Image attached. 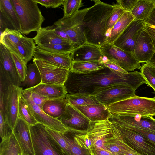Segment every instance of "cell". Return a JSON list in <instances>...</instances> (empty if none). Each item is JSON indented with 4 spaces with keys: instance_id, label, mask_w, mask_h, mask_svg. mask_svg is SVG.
Here are the masks:
<instances>
[{
    "instance_id": "d590c367",
    "label": "cell",
    "mask_w": 155,
    "mask_h": 155,
    "mask_svg": "<svg viewBox=\"0 0 155 155\" xmlns=\"http://www.w3.org/2000/svg\"><path fill=\"white\" fill-rule=\"evenodd\" d=\"M18 116L30 126L38 123L33 116L28 103L21 93L19 99Z\"/></svg>"
},
{
    "instance_id": "d4e9b609",
    "label": "cell",
    "mask_w": 155,
    "mask_h": 155,
    "mask_svg": "<svg viewBox=\"0 0 155 155\" xmlns=\"http://www.w3.org/2000/svg\"><path fill=\"white\" fill-rule=\"evenodd\" d=\"M26 89L46 97L48 99L65 98L67 94L64 85L41 83L34 87Z\"/></svg>"
},
{
    "instance_id": "4fadbf2b",
    "label": "cell",
    "mask_w": 155,
    "mask_h": 155,
    "mask_svg": "<svg viewBox=\"0 0 155 155\" xmlns=\"http://www.w3.org/2000/svg\"><path fill=\"white\" fill-rule=\"evenodd\" d=\"M0 79L9 85L20 87L21 81L10 51L0 43Z\"/></svg>"
},
{
    "instance_id": "4316f807",
    "label": "cell",
    "mask_w": 155,
    "mask_h": 155,
    "mask_svg": "<svg viewBox=\"0 0 155 155\" xmlns=\"http://www.w3.org/2000/svg\"><path fill=\"white\" fill-rule=\"evenodd\" d=\"M68 104L66 97L49 99L44 104L42 110L49 116L57 119L65 111Z\"/></svg>"
},
{
    "instance_id": "9a60e30c",
    "label": "cell",
    "mask_w": 155,
    "mask_h": 155,
    "mask_svg": "<svg viewBox=\"0 0 155 155\" xmlns=\"http://www.w3.org/2000/svg\"><path fill=\"white\" fill-rule=\"evenodd\" d=\"M21 93L28 103L33 116L38 123L61 133H64L69 130L58 119L49 116L38 105L34 104L31 98L29 91L22 89Z\"/></svg>"
},
{
    "instance_id": "cb8c5ba5",
    "label": "cell",
    "mask_w": 155,
    "mask_h": 155,
    "mask_svg": "<svg viewBox=\"0 0 155 155\" xmlns=\"http://www.w3.org/2000/svg\"><path fill=\"white\" fill-rule=\"evenodd\" d=\"M111 122L113 136L104 144V149L113 155H125L131 148L123 141L117 125Z\"/></svg>"
},
{
    "instance_id": "7dc6e473",
    "label": "cell",
    "mask_w": 155,
    "mask_h": 155,
    "mask_svg": "<svg viewBox=\"0 0 155 155\" xmlns=\"http://www.w3.org/2000/svg\"><path fill=\"white\" fill-rule=\"evenodd\" d=\"M138 0H117L116 1L120 6L125 12H130L134 8Z\"/></svg>"
},
{
    "instance_id": "ac0fdd59",
    "label": "cell",
    "mask_w": 155,
    "mask_h": 155,
    "mask_svg": "<svg viewBox=\"0 0 155 155\" xmlns=\"http://www.w3.org/2000/svg\"><path fill=\"white\" fill-rule=\"evenodd\" d=\"M12 132L21 148L22 155H35L30 125L18 116Z\"/></svg>"
},
{
    "instance_id": "f5cc1de1",
    "label": "cell",
    "mask_w": 155,
    "mask_h": 155,
    "mask_svg": "<svg viewBox=\"0 0 155 155\" xmlns=\"http://www.w3.org/2000/svg\"><path fill=\"white\" fill-rule=\"evenodd\" d=\"M144 29L149 35L155 49V27L145 23Z\"/></svg>"
},
{
    "instance_id": "f907efd6",
    "label": "cell",
    "mask_w": 155,
    "mask_h": 155,
    "mask_svg": "<svg viewBox=\"0 0 155 155\" xmlns=\"http://www.w3.org/2000/svg\"><path fill=\"white\" fill-rule=\"evenodd\" d=\"M104 66L115 71L122 73H127L128 72L127 71L118 65L107 60L102 62Z\"/></svg>"
},
{
    "instance_id": "7c38bea8",
    "label": "cell",
    "mask_w": 155,
    "mask_h": 155,
    "mask_svg": "<svg viewBox=\"0 0 155 155\" xmlns=\"http://www.w3.org/2000/svg\"><path fill=\"white\" fill-rule=\"evenodd\" d=\"M145 24L144 21L134 20L112 44L124 51L134 54L136 42Z\"/></svg>"
},
{
    "instance_id": "ee69618b",
    "label": "cell",
    "mask_w": 155,
    "mask_h": 155,
    "mask_svg": "<svg viewBox=\"0 0 155 155\" xmlns=\"http://www.w3.org/2000/svg\"><path fill=\"white\" fill-rule=\"evenodd\" d=\"M10 52L18 74L22 82L24 80L26 76L27 69V64L20 56L15 53Z\"/></svg>"
},
{
    "instance_id": "7a4b0ae2",
    "label": "cell",
    "mask_w": 155,
    "mask_h": 155,
    "mask_svg": "<svg viewBox=\"0 0 155 155\" xmlns=\"http://www.w3.org/2000/svg\"><path fill=\"white\" fill-rule=\"evenodd\" d=\"M93 1L94 4L89 8L83 24L86 43L100 47L107 42L106 23L113 6L99 0Z\"/></svg>"
},
{
    "instance_id": "d6a6232c",
    "label": "cell",
    "mask_w": 155,
    "mask_h": 155,
    "mask_svg": "<svg viewBox=\"0 0 155 155\" xmlns=\"http://www.w3.org/2000/svg\"><path fill=\"white\" fill-rule=\"evenodd\" d=\"M0 155H22L21 148L12 133L0 144Z\"/></svg>"
},
{
    "instance_id": "f1b7e54d",
    "label": "cell",
    "mask_w": 155,
    "mask_h": 155,
    "mask_svg": "<svg viewBox=\"0 0 155 155\" xmlns=\"http://www.w3.org/2000/svg\"><path fill=\"white\" fill-rule=\"evenodd\" d=\"M134 19L130 12H125L110 31L107 36V42L112 44Z\"/></svg>"
},
{
    "instance_id": "8fae6325",
    "label": "cell",
    "mask_w": 155,
    "mask_h": 155,
    "mask_svg": "<svg viewBox=\"0 0 155 155\" xmlns=\"http://www.w3.org/2000/svg\"><path fill=\"white\" fill-rule=\"evenodd\" d=\"M33 62L36 64L40 71L42 83L64 85L70 70L35 58Z\"/></svg>"
},
{
    "instance_id": "bcb514c9",
    "label": "cell",
    "mask_w": 155,
    "mask_h": 155,
    "mask_svg": "<svg viewBox=\"0 0 155 155\" xmlns=\"http://www.w3.org/2000/svg\"><path fill=\"white\" fill-rule=\"evenodd\" d=\"M46 8H56L63 4V0H34Z\"/></svg>"
},
{
    "instance_id": "6da1fadb",
    "label": "cell",
    "mask_w": 155,
    "mask_h": 155,
    "mask_svg": "<svg viewBox=\"0 0 155 155\" xmlns=\"http://www.w3.org/2000/svg\"><path fill=\"white\" fill-rule=\"evenodd\" d=\"M144 84H147L141 72L135 71L122 73L114 71L105 67L87 74L76 73L70 71L64 86L67 94L94 96L115 85H126L136 90Z\"/></svg>"
},
{
    "instance_id": "60d3db41",
    "label": "cell",
    "mask_w": 155,
    "mask_h": 155,
    "mask_svg": "<svg viewBox=\"0 0 155 155\" xmlns=\"http://www.w3.org/2000/svg\"><path fill=\"white\" fill-rule=\"evenodd\" d=\"M74 134L73 138L75 143L80 147L88 150L91 153L92 141L86 131L78 130V134Z\"/></svg>"
},
{
    "instance_id": "6f0895ef",
    "label": "cell",
    "mask_w": 155,
    "mask_h": 155,
    "mask_svg": "<svg viewBox=\"0 0 155 155\" xmlns=\"http://www.w3.org/2000/svg\"><path fill=\"white\" fill-rule=\"evenodd\" d=\"M91 155H94L93 153H91Z\"/></svg>"
},
{
    "instance_id": "9f6ffc18",
    "label": "cell",
    "mask_w": 155,
    "mask_h": 155,
    "mask_svg": "<svg viewBox=\"0 0 155 155\" xmlns=\"http://www.w3.org/2000/svg\"><path fill=\"white\" fill-rule=\"evenodd\" d=\"M148 63L155 66V53L153 55L151 60Z\"/></svg>"
},
{
    "instance_id": "30bf717a",
    "label": "cell",
    "mask_w": 155,
    "mask_h": 155,
    "mask_svg": "<svg viewBox=\"0 0 155 155\" xmlns=\"http://www.w3.org/2000/svg\"><path fill=\"white\" fill-rule=\"evenodd\" d=\"M117 126L124 142L133 150L141 155H155V143L133 130Z\"/></svg>"
},
{
    "instance_id": "603a6c76",
    "label": "cell",
    "mask_w": 155,
    "mask_h": 155,
    "mask_svg": "<svg viewBox=\"0 0 155 155\" xmlns=\"http://www.w3.org/2000/svg\"><path fill=\"white\" fill-rule=\"evenodd\" d=\"M74 107L92 122L108 119L110 115L107 107L102 104Z\"/></svg>"
},
{
    "instance_id": "484cf974",
    "label": "cell",
    "mask_w": 155,
    "mask_h": 155,
    "mask_svg": "<svg viewBox=\"0 0 155 155\" xmlns=\"http://www.w3.org/2000/svg\"><path fill=\"white\" fill-rule=\"evenodd\" d=\"M33 38L37 45L44 44H73L58 36L49 26L41 27L37 32L36 35Z\"/></svg>"
},
{
    "instance_id": "7402d4cb",
    "label": "cell",
    "mask_w": 155,
    "mask_h": 155,
    "mask_svg": "<svg viewBox=\"0 0 155 155\" xmlns=\"http://www.w3.org/2000/svg\"><path fill=\"white\" fill-rule=\"evenodd\" d=\"M34 58L46 61L61 67L70 70L72 63L70 55L52 52L35 46Z\"/></svg>"
},
{
    "instance_id": "816d5d0a",
    "label": "cell",
    "mask_w": 155,
    "mask_h": 155,
    "mask_svg": "<svg viewBox=\"0 0 155 155\" xmlns=\"http://www.w3.org/2000/svg\"><path fill=\"white\" fill-rule=\"evenodd\" d=\"M49 26L54 33L58 36L70 43L73 44L68 35L61 28L54 25Z\"/></svg>"
},
{
    "instance_id": "b9f144b4",
    "label": "cell",
    "mask_w": 155,
    "mask_h": 155,
    "mask_svg": "<svg viewBox=\"0 0 155 155\" xmlns=\"http://www.w3.org/2000/svg\"><path fill=\"white\" fill-rule=\"evenodd\" d=\"M112 12L107 19L106 30L107 36L111 29L125 12L117 3L113 5Z\"/></svg>"
},
{
    "instance_id": "e0dca14e",
    "label": "cell",
    "mask_w": 155,
    "mask_h": 155,
    "mask_svg": "<svg viewBox=\"0 0 155 155\" xmlns=\"http://www.w3.org/2000/svg\"><path fill=\"white\" fill-rule=\"evenodd\" d=\"M69 130L86 131L91 121L76 108L69 104L64 113L57 119Z\"/></svg>"
},
{
    "instance_id": "3957f363",
    "label": "cell",
    "mask_w": 155,
    "mask_h": 155,
    "mask_svg": "<svg viewBox=\"0 0 155 155\" xmlns=\"http://www.w3.org/2000/svg\"><path fill=\"white\" fill-rule=\"evenodd\" d=\"M19 18L21 32L28 35L37 32L41 27L45 18L34 0H11Z\"/></svg>"
},
{
    "instance_id": "2e32d148",
    "label": "cell",
    "mask_w": 155,
    "mask_h": 155,
    "mask_svg": "<svg viewBox=\"0 0 155 155\" xmlns=\"http://www.w3.org/2000/svg\"><path fill=\"white\" fill-rule=\"evenodd\" d=\"M136 90L124 85L114 86L101 91L95 96L102 104L108 105L136 96Z\"/></svg>"
},
{
    "instance_id": "83f0119b",
    "label": "cell",
    "mask_w": 155,
    "mask_h": 155,
    "mask_svg": "<svg viewBox=\"0 0 155 155\" xmlns=\"http://www.w3.org/2000/svg\"><path fill=\"white\" fill-rule=\"evenodd\" d=\"M23 36L19 31L7 28L1 33L0 43L3 44L10 51L19 56L17 49V45Z\"/></svg>"
},
{
    "instance_id": "11a10c76",
    "label": "cell",
    "mask_w": 155,
    "mask_h": 155,
    "mask_svg": "<svg viewBox=\"0 0 155 155\" xmlns=\"http://www.w3.org/2000/svg\"><path fill=\"white\" fill-rule=\"evenodd\" d=\"M146 23L155 27V8L145 21Z\"/></svg>"
},
{
    "instance_id": "f6af8a7d",
    "label": "cell",
    "mask_w": 155,
    "mask_h": 155,
    "mask_svg": "<svg viewBox=\"0 0 155 155\" xmlns=\"http://www.w3.org/2000/svg\"><path fill=\"white\" fill-rule=\"evenodd\" d=\"M13 133L12 129L7 122L3 113L0 111V135L3 140Z\"/></svg>"
},
{
    "instance_id": "5b68a950",
    "label": "cell",
    "mask_w": 155,
    "mask_h": 155,
    "mask_svg": "<svg viewBox=\"0 0 155 155\" xmlns=\"http://www.w3.org/2000/svg\"><path fill=\"white\" fill-rule=\"evenodd\" d=\"M35 155H67L48 131L46 127L37 123L30 126Z\"/></svg>"
},
{
    "instance_id": "7bdbcfd3",
    "label": "cell",
    "mask_w": 155,
    "mask_h": 155,
    "mask_svg": "<svg viewBox=\"0 0 155 155\" xmlns=\"http://www.w3.org/2000/svg\"><path fill=\"white\" fill-rule=\"evenodd\" d=\"M46 129L51 136L57 142L67 155H73L71 149L61 132L46 127Z\"/></svg>"
},
{
    "instance_id": "ffe728a7",
    "label": "cell",
    "mask_w": 155,
    "mask_h": 155,
    "mask_svg": "<svg viewBox=\"0 0 155 155\" xmlns=\"http://www.w3.org/2000/svg\"><path fill=\"white\" fill-rule=\"evenodd\" d=\"M70 56L72 61L75 62L98 61L102 63L107 59L99 47L87 43L76 47Z\"/></svg>"
},
{
    "instance_id": "c3c4849f",
    "label": "cell",
    "mask_w": 155,
    "mask_h": 155,
    "mask_svg": "<svg viewBox=\"0 0 155 155\" xmlns=\"http://www.w3.org/2000/svg\"><path fill=\"white\" fill-rule=\"evenodd\" d=\"M29 91H30L31 97L33 102L42 109L44 104L48 99V98L34 92Z\"/></svg>"
},
{
    "instance_id": "9c48e42d",
    "label": "cell",
    "mask_w": 155,
    "mask_h": 155,
    "mask_svg": "<svg viewBox=\"0 0 155 155\" xmlns=\"http://www.w3.org/2000/svg\"><path fill=\"white\" fill-rule=\"evenodd\" d=\"M108 120L122 128L141 129L155 133V119L152 117L110 113Z\"/></svg>"
},
{
    "instance_id": "8992f818",
    "label": "cell",
    "mask_w": 155,
    "mask_h": 155,
    "mask_svg": "<svg viewBox=\"0 0 155 155\" xmlns=\"http://www.w3.org/2000/svg\"><path fill=\"white\" fill-rule=\"evenodd\" d=\"M22 89L13 85L0 87V110L12 130L18 117L19 99Z\"/></svg>"
},
{
    "instance_id": "1f68e13d",
    "label": "cell",
    "mask_w": 155,
    "mask_h": 155,
    "mask_svg": "<svg viewBox=\"0 0 155 155\" xmlns=\"http://www.w3.org/2000/svg\"><path fill=\"white\" fill-rule=\"evenodd\" d=\"M33 38L24 36L17 45V49L19 55L26 64L33 58L36 46Z\"/></svg>"
},
{
    "instance_id": "5bb4252c",
    "label": "cell",
    "mask_w": 155,
    "mask_h": 155,
    "mask_svg": "<svg viewBox=\"0 0 155 155\" xmlns=\"http://www.w3.org/2000/svg\"><path fill=\"white\" fill-rule=\"evenodd\" d=\"M86 132L91 139L92 150L95 148L105 149L104 144L113 136L112 123L108 119L91 121Z\"/></svg>"
},
{
    "instance_id": "e575fe53",
    "label": "cell",
    "mask_w": 155,
    "mask_h": 155,
    "mask_svg": "<svg viewBox=\"0 0 155 155\" xmlns=\"http://www.w3.org/2000/svg\"><path fill=\"white\" fill-rule=\"evenodd\" d=\"M69 104L73 107L101 104L95 96L87 94H66Z\"/></svg>"
},
{
    "instance_id": "f35d334b",
    "label": "cell",
    "mask_w": 155,
    "mask_h": 155,
    "mask_svg": "<svg viewBox=\"0 0 155 155\" xmlns=\"http://www.w3.org/2000/svg\"><path fill=\"white\" fill-rule=\"evenodd\" d=\"M61 134L68 145L73 155H91V152L88 150L79 147L71 137L68 130Z\"/></svg>"
},
{
    "instance_id": "836d02e7",
    "label": "cell",
    "mask_w": 155,
    "mask_h": 155,
    "mask_svg": "<svg viewBox=\"0 0 155 155\" xmlns=\"http://www.w3.org/2000/svg\"><path fill=\"white\" fill-rule=\"evenodd\" d=\"M105 67L102 63L98 61H72L70 71L76 73L87 74L103 69Z\"/></svg>"
},
{
    "instance_id": "52a82bcc",
    "label": "cell",
    "mask_w": 155,
    "mask_h": 155,
    "mask_svg": "<svg viewBox=\"0 0 155 155\" xmlns=\"http://www.w3.org/2000/svg\"><path fill=\"white\" fill-rule=\"evenodd\" d=\"M88 9L79 10L72 16L60 19L53 24L64 31L76 47L86 43L83 20Z\"/></svg>"
},
{
    "instance_id": "ab89813d",
    "label": "cell",
    "mask_w": 155,
    "mask_h": 155,
    "mask_svg": "<svg viewBox=\"0 0 155 155\" xmlns=\"http://www.w3.org/2000/svg\"><path fill=\"white\" fill-rule=\"evenodd\" d=\"M140 70L147 84L155 92V66L146 63L141 66Z\"/></svg>"
},
{
    "instance_id": "4dcf8cb0",
    "label": "cell",
    "mask_w": 155,
    "mask_h": 155,
    "mask_svg": "<svg viewBox=\"0 0 155 155\" xmlns=\"http://www.w3.org/2000/svg\"><path fill=\"white\" fill-rule=\"evenodd\" d=\"M27 66L26 75L20 87L25 89L34 87L41 83L40 73L36 64L34 62ZM24 90V89H23Z\"/></svg>"
},
{
    "instance_id": "db71d44e",
    "label": "cell",
    "mask_w": 155,
    "mask_h": 155,
    "mask_svg": "<svg viewBox=\"0 0 155 155\" xmlns=\"http://www.w3.org/2000/svg\"><path fill=\"white\" fill-rule=\"evenodd\" d=\"M94 155H113L108 150L100 148H95L92 151Z\"/></svg>"
},
{
    "instance_id": "f546056e",
    "label": "cell",
    "mask_w": 155,
    "mask_h": 155,
    "mask_svg": "<svg viewBox=\"0 0 155 155\" xmlns=\"http://www.w3.org/2000/svg\"><path fill=\"white\" fill-rule=\"evenodd\" d=\"M155 8V0H138L130 12L136 20L145 21Z\"/></svg>"
},
{
    "instance_id": "d6986e66",
    "label": "cell",
    "mask_w": 155,
    "mask_h": 155,
    "mask_svg": "<svg viewBox=\"0 0 155 155\" xmlns=\"http://www.w3.org/2000/svg\"><path fill=\"white\" fill-rule=\"evenodd\" d=\"M0 32L6 28L21 32L20 21L11 0H0Z\"/></svg>"
},
{
    "instance_id": "681fc988",
    "label": "cell",
    "mask_w": 155,
    "mask_h": 155,
    "mask_svg": "<svg viewBox=\"0 0 155 155\" xmlns=\"http://www.w3.org/2000/svg\"><path fill=\"white\" fill-rule=\"evenodd\" d=\"M138 133L143 137L155 144V133L151 131L141 129H130Z\"/></svg>"
},
{
    "instance_id": "8d00e7d4",
    "label": "cell",
    "mask_w": 155,
    "mask_h": 155,
    "mask_svg": "<svg viewBox=\"0 0 155 155\" xmlns=\"http://www.w3.org/2000/svg\"><path fill=\"white\" fill-rule=\"evenodd\" d=\"M37 46L47 51L68 55H71L76 47L73 44H44L37 45Z\"/></svg>"
},
{
    "instance_id": "74e56055",
    "label": "cell",
    "mask_w": 155,
    "mask_h": 155,
    "mask_svg": "<svg viewBox=\"0 0 155 155\" xmlns=\"http://www.w3.org/2000/svg\"><path fill=\"white\" fill-rule=\"evenodd\" d=\"M64 15L62 18L64 19L70 17L79 10V8L83 6L81 0H63Z\"/></svg>"
},
{
    "instance_id": "277c9868",
    "label": "cell",
    "mask_w": 155,
    "mask_h": 155,
    "mask_svg": "<svg viewBox=\"0 0 155 155\" xmlns=\"http://www.w3.org/2000/svg\"><path fill=\"white\" fill-rule=\"evenodd\" d=\"M111 113L155 116V98L136 96L106 106Z\"/></svg>"
},
{
    "instance_id": "ba28073f",
    "label": "cell",
    "mask_w": 155,
    "mask_h": 155,
    "mask_svg": "<svg viewBox=\"0 0 155 155\" xmlns=\"http://www.w3.org/2000/svg\"><path fill=\"white\" fill-rule=\"evenodd\" d=\"M99 48L106 59L118 65L127 71L140 69V63L134 54L126 51L107 42Z\"/></svg>"
},
{
    "instance_id": "44dd1931",
    "label": "cell",
    "mask_w": 155,
    "mask_h": 155,
    "mask_svg": "<svg viewBox=\"0 0 155 155\" xmlns=\"http://www.w3.org/2000/svg\"><path fill=\"white\" fill-rule=\"evenodd\" d=\"M155 53V49L152 40L144 29L140 34L135 46V57L140 63H148Z\"/></svg>"
}]
</instances>
